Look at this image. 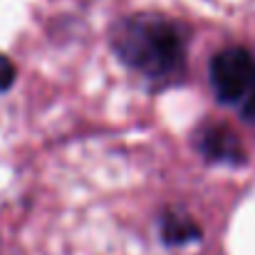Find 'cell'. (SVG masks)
<instances>
[{
  "instance_id": "6da1fadb",
  "label": "cell",
  "mask_w": 255,
  "mask_h": 255,
  "mask_svg": "<svg viewBox=\"0 0 255 255\" xmlns=\"http://www.w3.org/2000/svg\"><path fill=\"white\" fill-rule=\"evenodd\" d=\"M117 57L141 77L169 85L186 70V37L176 22L159 15H134L112 32Z\"/></svg>"
},
{
  "instance_id": "7a4b0ae2",
  "label": "cell",
  "mask_w": 255,
  "mask_h": 255,
  "mask_svg": "<svg viewBox=\"0 0 255 255\" xmlns=\"http://www.w3.org/2000/svg\"><path fill=\"white\" fill-rule=\"evenodd\" d=\"M216 99L255 124V55L246 47L221 50L208 67Z\"/></svg>"
},
{
  "instance_id": "3957f363",
  "label": "cell",
  "mask_w": 255,
  "mask_h": 255,
  "mask_svg": "<svg viewBox=\"0 0 255 255\" xmlns=\"http://www.w3.org/2000/svg\"><path fill=\"white\" fill-rule=\"evenodd\" d=\"M198 151L211 164H223V166H243L246 164L243 141L226 124H211L208 129H203L201 139H198Z\"/></svg>"
},
{
  "instance_id": "277c9868",
  "label": "cell",
  "mask_w": 255,
  "mask_h": 255,
  "mask_svg": "<svg viewBox=\"0 0 255 255\" xmlns=\"http://www.w3.org/2000/svg\"><path fill=\"white\" fill-rule=\"evenodd\" d=\"M161 238L166 246H186L201 238V228L183 211H166L161 218Z\"/></svg>"
},
{
  "instance_id": "5b68a950",
  "label": "cell",
  "mask_w": 255,
  "mask_h": 255,
  "mask_svg": "<svg viewBox=\"0 0 255 255\" xmlns=\"http://www.w3.org/2000/svg\"><path fill=\"white\" fill-rule=\"evenodd\" d=\"M15 82V65L7 55H0V92H7Z\"/></svg>"
}]
</instances>
